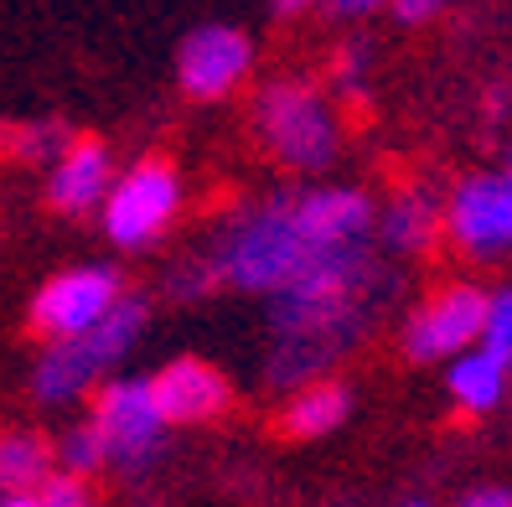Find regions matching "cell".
<instances>
[{
    "label": "cell",
    "mask_w": 512,
    "mask_h": 507,
    "mask_svg": "<svg viewBox=\"0 0 512 507\" xmlns=\"http://www.w3.org/2000/svg\"><path fill=\"white\" fill-rule=\"evenodd\" d=\"M461 507H512V487H476L461 497Z\"/></svg>",
    "instance_id": "obj_24"
},
{
    "label": "cell",
    "mask_w": 512,
    "mask_h": 507,
    "mask_svg": "<svg viewBox=\"0 0 512 507\" xmlns=\"http://www.w3.org/2000/svg\"><path fill=\"white\" fill-rule=\"evenodd\" d=\"M57 456L37 430H6L0 435V492H32L52 476Z\"/></svg>",
    "instance_id": "obj_16"
},
{
    "label": "cell",
    "mask_w": 512,
    "mask_h": 507,
    "mask_svg": "<svg viewBox=\"0 0 512 507\" xmlns=\"http://www.w3.org/2000/svg\"><path fill=\"white\" fill-rule=\"evenodd\" d=\"M321 11H331L337 21H368V16L388 11V0H326Z\"/></svg>",
    "instance_id": "obj_23"
},
{
    "label": "cell",
    "mask_w": 512,
    "mask_h": 507,
    "mask_svg": "<svg viewBox=\"0 0 512 507\" xmlns=\"http://www.w3.org/2000/svg\"><path fill=\"white\" fill-rule=\"evenodd\" d=\"M249 130L264 145V156L290 176H326L342 161L347 125L331 88L306 73H275L254 88Z\"/></svg>",
    "instance_id": "obj_3"
},
{
    "label": "cell",
    "mask_w": 512,
    "mask_h": 507,
    "mask_svg": "<svg viewBox=\"0 0 512 507\" xmlns=\"http://www.w3.org/2000/svg\"><path fill=\"white\" fill-rule=\"evenodd\" d=\"M73 140L63 119H21V125H0V151L16 166H52L57 151Z\"/></svg>",
    "instance_id": "obj_17"
},
{
    "label": "cell",
    "mask_w": 512,
    "mask_h": 507,
    "mask_svg": "<svg viewBox=\"0 0 512 507\" xmlns=\"http://www.w3.org/2000/svg\"><path fill=\"white\" fill-rule=\"evenodd\" d=\"M507 389H512V352H507Z\"/></svg>",
    "instance_id": "obj_29"
},
{
    "label": "cell",
    "mask_w": 512,
    "mask_h": 507,
    "mask_svg": "<svg viewBox=\"0 0 512 507\" xmlns=\"http://www.w3.org/2000/svg\"><path fill=\"white\" fill-rule=\"evenodd\" d=\"M326 0H269V16L275 21H295V16H306V11H321Z\"/></svg>",
    "instance_id": "obj_25"
},
{
    "label": "cell",
    "mask_w": 512,
    "mask_h": 507,
    "mask_svg": "<svg viewBox=\"0 0 512 507\" xmlns=\"http://www.w3.org/2000/svg\"><path fill=\"white\" fill-rule=\"evenodd\" d=\"M373 244L394 264L399 259H425L440 244V192L409 182L394 197H383L378 213H373Z\"/></svg>",
    "instance_id": "obj_13"
},
{
    "label": "cell",
    "mask_w": 512,
    "mask_h": 507,
    "mask_svg": "<svg viewBox=\"0 0 512 507\" xmlns=\"http://www.w3.org/2000/svg\"><path fill=\"white\" fill-rule=\"evenodd\" d=\"M187 207V187H182V171H176V161L166 156H140L130 166L114 171V182L99 202V228L114 249L125 254H145L156 249L161 238L176 228V218H182Z\"/></svg>",
    "instance_id": "obj_5"
},
{
    "label": "cell",
    "mask_w": 512,
    "mask_h": 507,
    "mask_svg": "<svg viewBox=\"0 0 512 507\" xmlns=\"http://www.w3.org/2000/svg\"><path fill=\"white\" fill-rule=\"evenodd\" d=\"M347 414H352V389L342 378H306V383H295L285 409H280V430L290 440H321L331 430H342L347 425Z\"/></svg>",
    "instance_id": "obj_15"
},
{
    "label": "cell",
    "mask_w": 512,
    "mask_h": 507,
    "mask_svg": "<svg viewBox=\"0 0 512 507\" xmlns=\"http://www.w3.org/2000/svg\"><path fill=\"white\" fill-rule=\"evenodd\" d=\"M502 109H507V94H497V88H492V94H487V114H492V119H497V114H502Z\"/></svg>",
    "instance_id": "obj_27"
},
{
    "label": "cell",
    "mask_w": 512,
    "mask_h": 507,
    "mask_svg": "<svg viewBox=\"0 0 512 507\" xmlns=\"http://www.w3.org/2000/svg\"><path fill=\"white\" fill-rule=\"evenodd\" d=\"M445 394L450 404H456L461 414H471V420H481V414H497L502 399L512 394L507 389V357L492 352V347H466L445 363Z\"/></svg>",
    "instance_id": "obj_14"
},
{
    "label": "cell",
    "mask_w": 512,
    "mask_h": 507,
    "mask_svg": "<svg viewBox=\"0 0 512 507\" xmlns=\"http://www.w3.org/2000/svg\"><path fill=\"white\" fill-rule=\"evenodd\" d=\"M114 171H119V161H114V151L104 140H94V135H73L63 151H57V161L47 166V182H42V197H47V207L57 218H94L99 213V202H104V192H109V182H114Z\"/></svg>",
    "instance_id": "obj_11"
},
{
    "label": "cell",
    "mask_w": 512,
    "mask_h": 507,
    "mask_svg": "<svg viewBox=\"0 0 512 507\" xmlns=\"http://www.w3.org/2000/svg\"><path fill=\"white\" fill-rule=\"evenodd\" d=\"M399 290V270L378 244L337 254L311 275L269 295V389H295L321 378L373 337L388 301Z\"/></svg>",
    "instance_id": "obj_2"
},
{
    "label": "cell",
    "mask_w": 512,
    "mask_h": 507,
    "mask_svg": "<svg viewBox=\"0 0 512 507\" xmlns=\"http://www.w3.org/2000/svg\"><path fill=\"white\" fill-rule=\"evenodd\" d=\"M368 83H373V47L368 42H342L337 52H331V68H326V88H331V99H363L368 94Z\"/></svg>",
    "instance_id": "obj_18"
},
{
    "label": "cell",
    "mask_w": 512,
    "mask_h": 507,
    "mask_svg": "<svg viewBox=\"0 0 512 507\" xmlns=\"http://www.w3.org/2000/svg\"><path fill=\"white\" fill-rule=\"evenodd\" d=\"M445 6H450V0H388L394 21H404V26H425V21H435Z\"/></svg>",
    "instance_id": "obj_22"
},
{
    "label": "cell",
    "mask_w": 512,
    "mask_h": 507,
    "mask_svg": "<svg viewBox=\"0 0 512 507\" xmlns=\"http://www.w3.org/2000/svg\"><path fill=\"white\" fill-rule=\"evenodd\" d=\"M37 502L42 507H94V497H88V482L73 471H52L47 482L37 487Z\"/></svg>",
    "instance_id": "obj_21"
},
{
    "label": "cell",
    "mask_w": 512,
    "mask_h": 507,
    "mask_svg": "<svg viewBox=\"0 0 512 507\" xmlns=\"http://www.w3.org/2000/svg\"><path fill=\"white\" fill-rule=\"evenodd\" d=\"M440 238L466 264L512 259V171H466L440 197Z\"/></svg>",
    "instance_id": "obj_6"
},
{
    "label": "cell",
    "mask_w": 512,
    "mask_h": 507,
    "mask_svg": "<svg viewBox=\"0 0 512 507\" xmlns=\"http://www.w3.org/2000/svg\"><path fill=\"white\" fill-rule=\"evenodd\" d=\"M394 507H435L430 497H404V502H394Z\"/></svg>",
    "instance_id": "obj_28"
},
{
    "label": "cell",
    "mask_w": 512,
    "mask_h": 507,
    "mask_svg": "<svg viewBox=\"0 0 512 507\" xmlns=\"http://www.w3.org/2000/svg\"><path fill=\"white\" fill-rule=\"evenodd\" d=\"M119 295H125V275L104 259H83V264L57 270L52 280H42V290L26 306V321H32V332L42 342H57V337L88 332L94 321H104Z\"/></svg>",
    "instance_id": "obj_10"
},
{
    "label": "cell",
    "mask_w": 512,
    "mask_h": 507,
    "mask_svg": "<svg viewBox=\"0 0 512 507\" xmlns=\"http://www.w3.org/2000/svg\"><path fill=\"white\" fill-rule=\"evenodd\" d=\"M373 213L378 202L368 187L300 176L290 187L238 202L213 228L207 249L187 264H176L171 290L187 295V301L213 290L269 301L275 290L311 275L316 264L373 244Z\"/></svg>",
    "instance_id": "obj_1"
},
{
    "label": "cell",
    "mask_w": 512,
    "mask_h": 507,
    "mask_svg": "<svg viewBox=\"0 0 512 507\" xmlns=\"http://www.w3.org/2000/svg\"><path fill=\"white\" fill-rule=\"evenodd\" d=\"M150 394H156V409L166 425H207L218 414H228L233 383L207 357H171L166 368L150 373Z\"/></svg>",
    "instance_id": "obj_12"
},
{
    "label": "cell",
    "mask_w": 512,
    "mask_h": 507,
    "mask_svg": "<svg viewBox=\"0 0 512 507\" xmlns=\"http://www.w3.org/2000/svg\"><path fill=\"white\" fill-rule=\"evenodd\" d=\"M481 347L492 352H512V280L487 290V316H481Z\"/></svg>",
    "instance_id": "obj_20"
},
{
    "label": "cell",
    "mask_w": 512,
    "mask_h": 507,
    "mask_svg": "<svg viewBox=\"0 0 512 507\" xmlns=\"http://www.w3.org/2000/svg\"><path fill=\"white\" fill-rule=\"evenodd\" d=\"M52 456H57V471H73V476H94L104 466V440L94 425H73L63 440L52 445Z\"/></svg>",
    "instance_id": "obj_19"
},
{
    "label": "cell",
    "mask_w": 512,
    "mask_h": 507,
    "mask_svg": "<svg viewBox=\"0 0 512 507\" xmlns=\"http://www.w3.org/2000/svg\"><path fill=\"white\" fill-rule=\"evenodd\" d=\"M507 171H512V151H507Z\"/></svg>",
    "instance_id": "obj_30"
},
{
    "label": "cell",
    "mask_w": 512,
    "mask_h": 507,
    "mask_svg": "<svg viewBox=\"0 0 512 507\" xmlns=\"http://www.w3.org/2000/svg\"><path fill=\"white\" fill-rule=\"evenodd\" d=\"M0 507H42V502H37V487H32V492H0Z\"/></svg>",
    "instance_id": "obj_26"
},
{
    "label": "cell",
    "mask_w": 512,
    "mask_h": 507,
    "mask_svg": "<svg viewBox=\"0 0 512 507\" xmlns=\"http://www.w3.org/2000/svg\"><path fill=\"white\" fill-rule=\"evenodd\" d=\"M481 316H487V285L445 280L404 316L399 347L409 363H450L456 352L481 342Z\"/></svg>",
    "instance_id": "obj_9"
},
{
    "label": "cell",
    "mask_w": 512,
    "mask_h": 507,
    "mask_svg": "<svg viewBox=\"0 0 512 507\" xmlns=\"http://www.w3.org/2000/svg\"><path fill=\"white\" fill-rule=\"evenodd\" d=\"M88 425L104 440V466L119 471H145L166 445V420L150 394V378H104L94 389V414Z\"/></svg>",
    "instance_id": "obj_8"
},
{
    "label": "cell",
    "mask_w": 512,
    "mask_h": 507,
    "mask_svg": "<svg viewBox=\"0 0 512 507\" xmlns=\"http://www.w3.org/2000/svg\"><path fill=\"white\" fill-rule=\"evenodd\" d=\"M259 68V42L233 21H202L176 47V88L192 104H223L244 94Z\"/></svg>",
    "instance_id": "obj_7"
},
{
    "label": "cell",
    "mask_w": 512,
    "mask_h": 507,
    "mask_svg": "<svg viewBox=\"0 0 512 507\" xmlns=\"http://www.w3.org/2000/svg\"><path fill=\"white\" fill-rule=\"evenodd\" d=\"M145 326H150V306L125 290L114 301V311L104 321H94L88 332L42 342V357L32 368V394L42 404H73L83 394H94L99 383L135 352V342L145 337Z\"/></svg>",
    "instance_id": "obj_4"
}]
</instances>
